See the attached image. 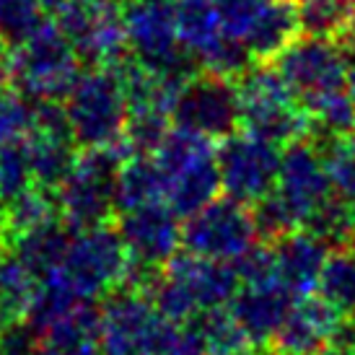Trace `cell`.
Listing matches in <instances>:
<instances>
[{
  "mask_svg": "<svg viewBox=\"0 0 355 355\" xmlns=\"http://www.w3.org/2000/svg\"><path fill=\"white\" fill-rule=\"evenodd\" d=\"M179 220L182 218L166 202H153V205L138 207V210L119 213L114 226L135 262L150 267H166L182 247V223Z\"/></svg>",
  "mask_w": 355,
  "mask_h": 355,
  "instance_id": "cell-13",
  "label": "cell"
},
{
  "mask_svg": "<svg viewBox=\"0 0 355 355\" xmlns=\"http://www.w3.org/2000/svg\"><path fill=\"white\" fill-rule=\"evenodd\" d=\"M272 355H280V353H272Z\"/></svg>",
  "mask_w": 355,
  "mask_h": 355,
  "instance_id": "cell-51",
  "label": "cell"
},
{
  "mask_svg": "<svg viewBox=\"0 0 355 355\" xmlns=\"http://www.w3.org/2000/svg\"><path fill=\"white\" fill-rule=\"evenodd\" d=\"M174 125L192 130L210 140H223L241 128V99L236 80L220 78L200 70L184 80L179 91L174 112Z\"/></svg>",
  "mask_w": 355,
  "mask_h": 355,
  "instance_id": "cell-10",
  "label": "cell"
},
{
  "mask_svg": "<svg viewBox=\"0 0 355 355\" xmlns=\"http://www.w3.org/2000/svg\"><path fill=\"white\" fill-rule=\"evenodd\" d=\"M0 355H40V332L21 319L0 332Z\"/></svg>",
  "mask_w": 355,
  "mask_h": 355,
  "instance_id": "cell-42",
  "label": "cell"
},
{
  "mask_svg": "<svg viewBox=\"0 0 355 355\" xmlns=\"http://www.w3.org/2000/svg\"><path fill=\"white\" fill-rule=\"evenodd\" d=\"M343 50H345V62H347V70H345V89L347 94L355 99V29L343 37V40L337 42Z\"/></svg>",
  "mask_w": 355,
  "mask_h": 355,
  "instance_id": "cell-43",
  "label": "cell"
},
{
  "mask_svg": "<svg viewBox=\"0 0 355 355\" xmlns=\"http://www.w3.org/2000/svg\"><path fill=\"white\" fill-rule=\"evenodd\" d=\"M16 322H21V319L13 314L8 306L3 304V301H0V332H3V329H8L10 324H16Z\"/></svg>",
  "mask_w": 355,
  "mask_h": 355,
  "instance_id": "cell-46",
  "label": "cell"
},
{
  "mask_svg": "<svg viewBox=\"0 0 355 355\" xmlns=\"http://www.w3.org/2000/svg\"><path fill=\"white\" fill-rule=\"evenodd\" d=\"M128 158H132V150L125 138L109 148H80L70 177L58 189L60 218L68 228L78 234L109 223L117 216L114 184Z\"/></svg>",
  "mask_w": 355,
  "mask_h": 355,
  "instance_id": "cell-3",
  "label": "cell"
},
{
  "mask_svg": "<svg viewBox=\"0 0 355 355\" xmlns=\"http://www.w3.org/2000/svg\"><path fill=\"white\" fill-rule=\"evenodd\" d=\"M275 254V267L280 283L293 293L296 298L309 296L316 291L319 275L324 259L329 254V244H324L319 236H314L306 228H296L286 236L270 244Z\"/></svg>",
  "mask_w": 355,
  "mask_h": 355,
  "instance_id": "cell-17",
  "label": "cell"
},
{
  "mask_svg": "<svg viewBox=\"0 0 355 355\" xmlns=\"http://www.w3.org/2000/svg\"><path fill=\"white\" fill-rule=\"evenodd\" d=\"M83 73L78 52L55 21H42L26 40L10 44L8 86L31 101H65Z\"/></svg>",
  "mask_w": 355,
  "mask_h": 355,
  "instance_id": "cell-1",
  "label": "cell"
},
{
  "mask_svg": "<svg viewBox=\"0 0 355 355\" xmlns=\"http://www.w3.org/2000/svg\"><path fill=\"white\" fill-rule=\"evenodd\" d=\"M301 34L340 42L355 29V0H296Z\"/></svg>",
  "mask_w": 355,
  "mask_h": 355,
  "instance_id": "cell-27",
  "label": "cell"
},
{
  "mask_svg": "<svg viewBox=\"0 0 355 355\" xmlns=\"http://www.w3.org/2000/svg\"><path fill=\"white\" fill-rule=\"evenodd\" d=\"M101 345V301L83 304L40 335V355H96Z\"/></svg>",
  "mask_w": 355,
  "mask_h": 355,
  "instance_id": "cell-19",
  "label": "cell"
},
{
  "mask_svg": "<svg viewBox=\"0 0 355 355\" xmlns=\"http://www.w3.org/2000/svg\"><path fill=\"white\" fill-rule=\"evenodd\" d=\"M62 3H65V0H44V8L52 10V13H55V10H58L60 6H62Z\"/></svg>",
  "mask_w": 355,
  "mask_h": 355,
  "instance_id": "cell-48",
  "label": "cell"
},
{
  "mask_svg": "<svg viewBox=\"0 0 355 355\" xmlns=\"http://www.w3.org/2000/svg\"><path fill=\"white\" fill-rule=\"evenodd\" d=\"M83 304L78 298V293L70 288V283L60 275V270H55L52 275L42 277L37 293L31 298L29 311H26V322H29L37 332L50 329L52 324H58L60 319H65L68 314H73L78 306Z\"/></svg>",
  "mask_w": 355,
  "mask_h": 355,
  "instance_id": "cell-29",
  "label": "cell"
},
{
  "mask_svg": "<svg viewBox=\"0 0 355 355\" xmlns=\"http://www.w3.org/2000/svg\"><path fill=\"white\" fill-rule=\"evenodd\" d=\"M40 280L19 257L3 249L0 252V301L8 306L19 319H26L29 304L37 293Z\"/></svg>",
  "mask_w": 355,
  "mask_h": 355,
  "instance_id": "cell-33",
  "label": "cell"
},
{
  "mask_svg": "<svg viewBox=\"0 0 355 355\" xmlns=\"http://www.w3.org/2000/svg\"><path fill=\"white\" fill-rule=\"evenodd\" d=\"M316 355H355V345L347 343V340H343V337H335L332 343H327Z\"/></svg>",
  "mask_w": 355,
  "mask_h": 355,
  "instance_id": "cell-44",
  "label": "cell"
},
{
  "mask_svg": "<svg viewBox=\"0 0 355 355\" xmlns=\"http://www.w3.org/2000/svg\"><path fill=\"white\" fill-rule=\"evenodd\" d=\"M301 34L296 0H272L244 44L257 62H275L280 52Z\"/></svg>",
  "mask_w": 355,
  "mask_h": 355,
  "instance_id": "cell-23",
  "label": "cell"
},
{
  "mask_svg": "<svg viewBox=\"0 0 355 355\" xmlns=\"http://www.w3.org/2000/svg\"><path fill=\"white\" fill-rule=\"evenodd\" d=\"M220 355H257L252 347H241V350H231V353H220Z\"/></svg>",
  "mask_w": 355,
  "mask_h": 355,
  "instance_id": "cell-49",
  "label": "cell"
},
{
  "mask_svg": "<svg viewBox=\"0 0 355 355\" xmlns=\"http://www.w3.org/2000/svg\"><path fill=\"white\" fill-rule=\"evenodd\" d=\"M65 109L78 148H109L125 138L130 107L112 65L83 70L65 99Z\"/></svg>",
  "mask_w": 355,
  "mask_h": 355,
  "instance_id": "cell-4",
  "label": "cell"
},
{
  "mask_svg": "<svg viewBox=\"0 0 355 355\" xmlns=\"http://www.w3.org/2000/svg\"><path fill=\"white\" fill-rule=\"evenodd\" d=\"M187 329L192 337L198 340L200 350L205 355H220L231 353V350H241L249 347V340L244 329L239 327L228 306L220 309H202L195 319L187 322Z\"/></svg>",
  "mask_w": 355,
  "mask_h": 355,
  "instance_id": "cell-28",
  "label": "cell"
},
{
  "mask_svg": "<svg viewBox=\"0 0 355 355\" xmlns=\"http://www.w3.org/2000/svg\"><path fill=\"white\" fill-rule=\"evenodd\" d=\"M158 311L150 296L119 286L101 298V347L107 355H143Z\"/></svg>",
  "mask_w": 355,
  "mask_h": 355,
  "instance_id": "cell-14",
  "label": "cell"
},
{
  "mask_svg": "<svg viewBox=\"0 0 355 355\" xmlns=\"http://www.w3.org/2000/svg\"><path fill=\"white\" fill-rule=\"evenodd\" d=\"M114 3H119V6H122V8H125V6H128L130 0H114Z\"/></svg>",
  "mask_w": 355,
  "mask_h": 355,
  "instance_id": "cell-50",
  "label": "cell"
},
{
  "mask_svg": "<svg viewBox=\"0 0 355 355\" xmlns=\"http://www.w3.org/2000/svg\"><path fill=\"white\" fill-rule=\"evenodd\" d=\"M73 236H76V231L68 228L62 218H55L50 223H42L26 234L10 239L6 249L19 257L21 262L37 275V280H42V277L52 275L65 262Z\"/></svg>",
  "mask_w": 355,
  "mask_h": 355,
  "instance_id": "cell-20",
  "label": "cell"
},
{
  "mask_svg": "<svg viewBox=\"0 0 355 355\" xmlns=\"http://www.w3.org/2000/svg\"><path fill=\"white\" fill-rule=\"evenodd\" d=\"M280 153V148L244 130L218 140L216 161L226 198H234L244 205H254L267 198L277 187Z\"/></svg>",
  "mask_w": 355,
  "mask_h": 355,
  "instance_id": "cell-9",
  "label": "cell"
},
{
  "mask_svg": "<svg viewBox=\"0 0 355 355\" xmlns=\"http://www.w3.org/2000/svg\"><path fill=\"white\" fill-rule=\"evenodd\" d=\"M60 218L58 192L44 189L40 184H31L26 192L16 195L3 205V234H6V244L19 234H26L31 228L50 223Z\"/></svg>",
  "mask_w": 355,
  "mask_h": 355,
  "instance_id": "cell-26",
  "label": "cell"
},
{
  "mask_svg": "<svg viewBox=\"0 0 355 355\" xmlns=\"http://www.w3.org/2000/svg\"><path fill=\"white\" fill-rule=\"evenodd\" d=\"M26 150H29L34 184L52 189V192H58L60 184L70 177L80 153V148L73 140L50 138V135H40V132H31V138L26 140Z\"/></svg>",
  "mask_w": 355,
  "mask_h": 355,
  "instance_id": "cell-25",
  "label": "cell"
},
{
  "mask_svg": "<svg viewBox=\"0 0 355 355\" xmlns=\"http://www.w3.org/2000/svg\"><path fill=\"white\" fill-rule=\"evenodd\" d=\"M213 6L218 10L223 34L244 42L272 6V0H213Z\"/></svg>",
  "mask_w": 355,
  "mask_h": 355,
  "instance_id": "cell-39",
  "label": "cell"
},
{
  "mask_svg": "<svg viewBox=\"0 0 355 355\" xmlns=\"http://www.w3.org/2000/svg\"><path fill=\"white\" fill-rule=\"evenodd\" d=\"M241 130L275 148L311 138V119L272 62H254L236 80Z\"/></svg>",
  "mask_w": 355,
  "mask_h": 355,
  "instance_id": "cell-2",
  "label": "cell"
},
{
  "mask_svg": "<svg viewBox=\"0 0 355 355\" xmlns=\"http://www.w3.org/2000/svg\"><path fill=\"white\" fill-rule=\"evenodd\" d=\"M130 262L132 259L117 226L101 223L73 236L65 262L58 270L80 301H101L125 283Z\"/></svg>",
  "mask_w": 355,
  "mask_h": 355,
  "instance_id": "cell-6",
  "label": "cell"
},
{
  "mask_svg": "<svg viewBox=\"0 0 355 355\" xmlns=\"http://www.w3.org/2000/svg\"><path fill=\"white\" fill-rule=\"evenodd\" d=\"M164 270L168 275L179 277L192 291L200 309L228 306L239 293V288H241V280H239L234 262L205 259V257L189 254V252H179Z\"/></svg>",
  "mask_w": 355,
  "mask_h": 355,
  "instance_id": "cell-18",
  "label": "cell"
},
{
  "mask_svg": "<svg viewBox=\"0 0 355 355\" xmlns=\"http://www.w3.org/2000/svg\"><path fill=\"white\" fill-rule=\"evenodd\" d=\"M220 174H218V161L216 153L202 158L189 168L179 171L168 179V192H166V205L177 213L179 218H192L207 207L213 200L220 195Z\"/></svg>",
  "mask_w": 355,
  "mask_h": 355,
  "instance_id": "cell-22",
  "label": "cell"
},
{
  "mask_svg": "<svg viewBox=\"0 0 355 355\" xmlns=\"http://www.w3.org/2000/svg\"><path fill=\"white\" fill-rule=\"evenodd\" d=\"M337 337H343V340H347V343H353L355 345V314L347 319L345 327H343V332H340Z\"/></svg>",
  "mask_w": 355,
  "mask_h": 355,
  "instance_id": "cell-47",
  "label": "cell"
},
{
  "mask_svg": "<svg viewBox=\"0 0 355 355\" xmlns=\"http://www.w3.org/2000/svg\"><path fill=\"white\" fill-rule=\"evenodd\" d=\"M31 184H34V174H31L26 140L13 143V146H3L0 148V202L6 205L16 195L26 192Z\"/></svg>",
  "mask_w": 355,
  "mask_h": 355,
  "instance_id": "cell-38",
  "label": "cell"
},
{
  "mask_svg": "<svg viewBox=\"0 0 355 355\" xmlns=\"http://www.w3.org/2000/svg\"><path fill=\"white\" fill-rule=\"evenodd\" d=\"M213 153H216V148H213V140L210 138L174 125L166 132L164 143L158 146V150L153 153V158L158 161V166L164 168L166 179H171L174 174L184 171L192 164H198V161L213 156Z\"/></svg>",
  "mask_w": 355,
  "mask_h": 355,
  "instance_id": "cell-32",
  "label": "cell"
},
{
  "mask_svg": "<svg viewBox=\"0 0 355 355\" xmlns=\"http://www.w3.org/2000/svg\"><path fill=\"white\" fill-rule=\"evenodd\" d=\"M293 304L296 296L283 283H262L239 288L228 309L244 329L249 345H272Z\"/></svg>",
  "mask_w": 355,
  "mask_h": 355,
  "instance_id": "cell-16",
  "label": "cell"
},
{
  "mask_svg": "<svg viewBox=\"0 0 355 355\" xmlns=\"http://www.w3.org/2000/svg\"><path fill=\"white\" fill-rule=\"evenodd\" d=\"M168 179L164 168L158 166L153 156H132L128 158L117 174L114 184V207L119 213L138 210V207L166 202Z\"/></svg>",
  "mask_w": 355,
  "mask_h": 355,
  "instance_id": "cell-21",
  "label": "cell"
},
{
  "mask_svg": "<svg viewBox=\"0 0 355 355\" xmlns=\"http://www.w3.org/2000/svg\"><path fill=\"white\" fill-rule=\"evenodd\" d=\"M37 122V104L21 91L3 83L0 86V148L24 143L31 138Z\"/></svg>",
  "mask_w": 355,
  "mask_h": 355,
  "instance_id": "cell-34",
  "label": "cell"
},
{
  "mask_svg": "<svg viewBox=\"0 0 355 355\" xmlns=\"http://www.w3.org/2000/svg\"><path fill=\"white\" fill-rule=\"evenodd\" d=\"M241 286H262V283H280L275 267V254L267 241H259L244 257L234 262Z\"/></svg>",
  "mask_w": 355,
  "mask_h": 355,
  "instance_id": "cell-41",
  "label": "cell"
},
{
  "mask_svg": "<svg viewBox=\"0 0 355 355\" xmlns=\"http://www.w3.org/2000/svg\"><path fill=\"white\" fill-rule=\"evenodd\" d=\"M174 6H177L179 42L200 62L226 37L216 6L213 0H174Z\"/></svg>",
  "mask_w": 355,
  "mask_h": 355,
  "instance_id": "cell-24",
  "label": "cell"
},
{
  "mask_svg": "<svg viewBox=\"0 0 355 355\" xmlns=\"http://www.w3.org/2000/svg\"><path fill=\"white\" fill-rule=\"evenodd\" d=\"M8 55H10V44L8 40L0 34V86L3 83H8V78H6V68H8Z\"/></svg>",
  "mask_w": 355,
  "mask_h": 355,
  "instance_id": "cell-45",
  "label": "cell"
},
{
  "mask_svg": "<svg viewBox=\"0 0 355 355\" xmlns=\"http://www.w3.org/2000/svg\"><path fill=\"white\" fill-rule=\"evenodd\" d=\"M301 107L345 89V50L332 40L298 34L272 62Z\"/></svg>",
  "mask_w": 355,
  "mask_h": 355,
  "instance_id": "cell-11",
  "label": "cell"
},
{
  "mask_svg": "<svg viewBox=\"0 0 355 355\" xmlns=\"http://www.w3.org/2000/svg\"><path fill=\"white\" fill-rule=\"evenodd\" d=\"M55 24L89 68L114 65L128 55L122 6L114 0H65L55 10Z\"/></svg>",
  "mask_w": 355,
  "mask_h": 355,
  "instance_id": "cell-8",
  "label": "cell"
},
{
  "mask_svg": "<svg viewBox=\"0 0 355 355\" xmlns=\"http://www.w3.org/2000/svg\"><path fill=\"white\" fill-rule=\"evenodd\" d=\"M171 117L150 109L130 112L128 125H125V140H128L132 156H153L158 146L164 143L166 132L171 130Z\"/></svg>",
  "mask_w": 355,
  "mask_h": 355,
  "instance_id": "cell-37",
  "label": "cell"
},
{
  "mask_svg": "<svg viewBox=\"0 0 355 355\" xmlns=\"http://www.w3.org/2000/svg\"><path fill=\"white\" fill-rule=\"evenodd\" d=\"M122 21L128 52L148 70L184 80L200 73V62L179 42L174 0H130Z\"/></svg>",
  "mask_w": 355,
  "mask_h": 355,
  "instance_id": "cell-5",
  "label": "cell"
},
{
  "mask_svg": "<svg viewBox=\"0 0 355 355\" xmlns=\"http://www.w3.org/2000/svg\"><path fill=\"white\" fill-rule=\"evenodd\" d=\"M259 244L252 205L234 198H218L182 226V249L189 254L236 262L249 249Z\"/></svg>",
  "mask_w": 355,
  "mask_h": 355,
  "instance_id": "cell-7",
  "label": "cell"
},
{
  "mask_svg": "<svg viewBox=\"0 0 355 355\" xmlns=\"http://www.w3.org/2000/svg\"><path fill=\"white\" fill-rule=\"evenodd\" d=\"M275 192L286 200L296 213L304 228L306 218L314 213L329 195H335L332 179L327 171V161L322 148L314 140H298L280 153V174Z\"/></svg>",
  "mask_w": 355,
  "mask_h": 355,
  "instance_id": "cell-12",
  "label": "cell"
},
{
  "mask_svg": "<svg viewBox=\"0 0 355 355\" xmlns=\"http://www.w3.org/2000/svg\"><path fill=\"white\" fill-rule=\"evenodd\" d=\"M44 0H0V34L8 44H19L40 26Z\"/></svg>",
  "mask_w": 355,
  "mask_h": 355,
  "instance_id": "cell-40",
  "label": "cell"
},
{
  "mask_svg": "<svg viewBox=\"0 0 355 355\" xmlns=\"http://www.w3.org/2000/svg\"><path fill=\"white\" fill-rule=\"evenodd\" d=\"M350 319L335 304L319 293L296 298L288 319L272 340V353L280 355H316L327 343H332Z\"/></svg>",
  "mask_w": 355,
  "mask_h": 355,
  "instance_id": "cell-15",
  "label": "cell"
},
{
  "mask_svg": "<svg viewBox=\"0 0 355 355\" xmlns=\"http://www.w3.org/2000/svg\"><path fill=\"white\" fill-rule=\"evenodd\" d=\"M322 148L335 195L355 205V135L337 140H314Z\"/></svg>",
  "mask_w": 355,
  "mask_h": 355,
  "instance_id": "cell-35",
  "label": "cell"
},
{
  "mask_svg": "<svg viewBox=\"0 0 355 355\" xmlns=\"http://www.w3.org/2000/svg\"><path fill=\"white\" fill-rule=\"evenodd\" d=\"M316 293L335 304L343 314H355V244L329 249Z\"/></svg>",
  "mask_w": 355,
  "mask_h": 355,
  "instance_id": "cell-30",
  "label": "cell"
},
{
  "mask_svg": "<svg viewBox=\"0 0 355 355\" xmlns=\"http://www.w3.org/2000/svg\"><path fill=\"white\" fill-rule=\"evenodd\" d=\"M104 355H107V353H104Z\"/></svg>",
  "mask_w": 355,
  "mask_h": 355,
  "instance_id": "cell-52",
  "label": "cell"
},
{
  "mask_svg": "<svg viewBox=\"0 0 355 355\" xmlns=\"http://www.w3.org/2000/svg\"><path fill=\"white\" fill-rule=\"evenodd\" d=\"M304 228L329 247L355 244V205L340 195H329L311 216L306 218Z\"/></svg>",
  "mask_w": 355,
  "mask_h": 355,
  "instance_id": "cell-31",
  "label": "cell"
},
{
  "mask_svg": "<svg viewBox=\"0 0 355 355\" xmlns=\"http://www.w3.org/2000/svg\"><path fill=\"white\" fill-rule=\"evenodd\" d=\"M150 301H153L158 314L164 316V319H168V322H174V324H187L189 319H195L202 311L198 298L192 296V291L179 277L168 275L166 270H164L161 280L153 288Z\"/></svg>",
  "mask_w": 355,
  "mask_h": 355,
  "instance_id": "cell-36",
  "label": "cell"
}]
</instances>
